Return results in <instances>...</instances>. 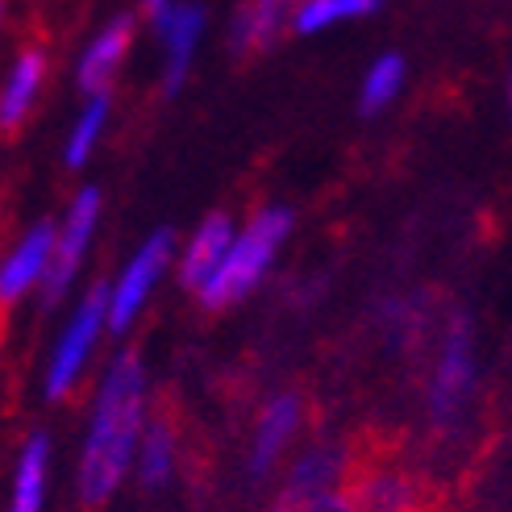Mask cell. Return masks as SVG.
Masks as SVG:
<instances>
[{
	"mask_svg": "<svg viewBox=\"0 0 512 512\" xmlns=\"http://www.w3.org/2000/svg\"><path fill=\"white\" fill-rule=\"evenodd\" d=\"M179 463V433L171 425V417H146L142 438L134 450V471L146 488H163V483L175 475Z\"/></svg>",
	"mask_w": 512,
	"mask_h": 512,
	"instance_id": "obj_11",
	"label": "cell"
},
{
	"mask_svg": "<svg viewBox=\"0 0 512 512\" xmlns=\"http://www.w3.org/2000/svg\"><path fill=\"white\" fill-rule=\"evenodd\" d=\"M229 238H234V229H229V217H209L200 225V234L188 250V259H184V284L192 292L204 288V279H209L217 271V263L225 259V250H229Z\"/></svg>",
	"mask_w": 512,
	"mask_h": 512,
	"instance_id": "obj_16",
	"label": "cell"
},
{
	"mask_svg": "<svg viewBox=\"0 0 512 512\" xmlns=\"http://www.w3.org/2000/svg\"><path fill=\"white\" fill-rule=\"evenodd\" d=\"M421 512H433V508H421Z\"/></svg>",
	"mask_w": 512,
	"mask_h": 512,
	"instance_id": "obj_24",
	"label": "cell"
},
{
	"mask_svg": "<svg viewBox=\"0 0 512 512\" xmlns=\"http://www.w3.org/2000/svg\"><path fill=\"white\" fill-rule=\"evenodd\" d=\"M0 21H5V0H0Z\"/></svg>",
	"mask_w": 512,
	"mask_h": 512,
	"instance_id": "obj_23",
	"label": "cell"
},
{
	"mask_svg": "<svg viewBox=\"0 0 512 512\" xmlns=\"http://www.w3.org/2000/svg\"><path fill=\"white\" fill-rule=\"evenodd\" d=\"M146 417H150V408H146L142 358L134 350H125L113 358V367L105 371V383H100L84 454H80V475H75L80 500L88 508H105L125 483V475L134 471V450H138Z\"/></svg>",
	"mask_w": 512,
	"mask_h": 512,
	"instance_id": "obj_1",
	"label": "cell"
},
{
	"mask_svg": "<svg viewBox=\"0 0 512 512\" xmlns=\"http://www.w3.org/2000/svg\"><path fill=\"white\" fill-rule=\"evenodd\" d=\"M346 496L354 512H421L429 508V492L396 458H367V463H350Z\"/></svg>",
	"mask_w": 512,
	"mask_h": 512,
	"instance_id": "obj_3",
	"label": "cell"
},
{
	"mask_svg": "<svg viewBox=\"0 0 512 512\" xmlns=\"http://www.w3.org/2000/svg\"><path fill=\"white\" fill-rule=\"evenodd\" d=\"M42 75H46V55H42L38 42H30L21 50L17 67H13V80H9L5 96H0V134L21 130V121H25V113H30L34 96L42 88Z\"/></svg>",
	"mask_w": 512,
	"mask_h": 512,
	"instance_id": "obj_12",
	"label": "cell"
},
{
	"mask_svg": "<svg viewBox=\"0 0 512 512\" xmlns=\"http://www.w3.org/2000/svg\"><path fill=\"white\" fill-rule=\"evenodd\" d=\"M105 113H109V96H96L92 105H88V113L80 117V125H75V138L67 146V163L71 167H80L88 159V150H92V142L100 134V125H105Z\"/></svg>",
	"mask_w": 512,
	"mask_h": 512,
	"instance_id": "obj_20",
	"label": "cell"
},
{
	"mask_svg": "<svg viewBox=\"0 0 512 512\" xmlns=\"http://www.w3.org/2000/svg\"><path fill=\"white\" fill-rule=\"evenodd\" d=\"M292 217L284 209H267L250 221V229L238 238L234 250H225V259L217 263V271L204 279V288L196 292L209 309H225V304H234L238 296H246L254 284H259V275L267 271L275 246L284 242Z\"/></svg>",
	"mask_w": 512,
	"mask_h": 512,
	"instance_id": "obj_2",
	"label": "cell"
},
{
	"mask_svg": "<svg viewBox=\"0 0 512 512\" xmlns=\"http://www.w3.org/2000/svg\"><path fill=\"white\" fill-rule=\"evenodd\" d=\"M163 21V34L171 46V59H167V88H179L188 71V55H192V38L200 30V9L196 5H179V9H159Z\"/></svg>",
	"mask_w": 512,
	"mask_h": 512,
	"instance_id": "obj_17",
	"label": "cell"
},
{
	"mask_svg": "<svg viewBox=\"0 0 512 512\" xmlns=\"http://www.w3.org/2000/svg\"><path fill=\"white\" fill-rule=\"evenodd\" d=\"M304 425V400L300 396H275L263 413H259V425H254V442H250V471L254 475H267L284 450L296 442V433Z\"/></svg>",
	"mask_w": 512,
	"mask_h": 512,
	"instance_id": "obj_8",
	"label": "cell"
},
{
	"mask_svg": "<svg viewBox=\"0 0 512 512\" xmlns=\"http://www.w3.org/2000/svg\"><path fill=\"white\" fill-rule=\"evenodd\" d=\"M400 80H404V59H396V55H383V59L371 67V75H367V88H363V109H367V113H371V109H383V105H388V100L396 96Z\"/></svg>",
	"mask_w": 512,
	"mask_h": 512,
	"instance_id": "obj_19",
	"label": "cell"
},
{
	"mask_svg": "<svg viewBox=\"0 0 512 512\" xmlns=\"http://www.w3.org/2000/svg\"><path fill=\"white\" fill-rule=\"evenodd\" d=\"M50 246H55V225H38L34 234L25 238L5 263H0V317H5L13 304L42 279Z\"/></svg>",
	"mask_w": 512,
	"mask_h": 512,
	"instance_id": "obj_10",
	"label": "cell"
},
{
	"mask_svg": "<svg viewBox=\"0 0 512 512\" xmlns=\"http://www.w3.org/2000/svg\"><path fill=\"white\" fill-rule=\"evenodd\" d=\"M130 34H134V21L130 17H117L105 34L92 42V50L84 55V67H80V88L92 92V96H105V88L113 84V75L130 50Z\"/></svg>",
	"mask_w": 512,
	"mask_h": 512,
	"instance_id": "obj_13",
	"label": "cell"
},
{
	"mask_svg": "<svg viewBox=\"0 0 512 512\" xmlns=\"http://www.w3.org/2000/svg\"><path fill=\"white\" fill-rule=\"evenodd\" d=\"M105 313H109V288L105 284H96L84 304H80V313L71 317L67 325V334L55 350V358H50V371H46V396L50 400H63L75 383H80L84 367H88V354L100 338V325H105Z\"/></svg>",
	"mask_w": 512,
	"mask_h": 512,
	"instance_id": "obj_4",
	"label": "cell"
},
{
	"mask_svg": "<svg viewBox=\"0 0 512 512\" xmlns=\"http://www.w3.org/2000/svg\"><path fill=\"white\" fill-rule=\"evenodd\" d=\"M46 483H50V442L30 438L17 458V475H13V496L5 512H42L46 508Z\"/></svg>",
	"mask_w": 512,
	"mask_h": 512,
	"instance_id": "obj_14",
	"label": "cell"
},
{
	"mask_svg": "<svg viewBox=\"0 0 512 512\" xmlns=\"http://www.w3.org/2000/svg\"><path fill=\"white\" fill-rule=\"evenodd\" d=\"M375 5H379V0H304V5L296 9V17H292V25L300 34H313V30H321V25H329V21L371 13Z\"/></svg>",
	"mask_w": 512,
	"mask_h": 512,
	"instance_id": "obj_18",
	"label": "cell"
},
{
	"mask_svg": "<svg viewBox=\"0 0 512 512\" xmlns=\"http://www.w3.org/2000/svg\"><path fill=\"white\" fill-rule=\"evenodd\" d=\"M167 254H171V234H155L146 242V250L130 263V271H125L117 292H109V313L105 317H109L113 329H125L138 317V309L146 304L150 288H155V279H159V271L167 263Z\"/></svg>",
	"mask_w": 512,
	"mask_h": 512,
	"instance_id": "obj_9",
	"label": "cell"
},
{
	"mask_svg": "<svg viewBox=\"0 0 512 512\" xmlns=\"http://www.w3.org/2000/svg\"><path fill=\"white\" fill-rule=\"evenodd\" d=\"M350 450L346 446H334V442H317L304 450L288 479H284V496H279V512H292L296 504L313 500L321 492H334V488H346V475H350Z\"/></svg>",
	"mask_w": 512,
	"mask_h": 512,
	"instance_id": "obj_7",
	"label": "cell"
},
{
	"mask_svg": "<svg viewBox=\"0 0 512 512\" xmlns=\"http://www.w3.org/2000/svg\"><path fill=\"white\" fill-rule=\"evenodd\" d=\"M146 5H150V9H155V13H159V9H167V0H146Z\"/></svg>",
	"mask_w": 512,
	"mask_h": 512,
	"instance_id": "obj_22",
	"label": "cell"
},
{
	"mask_svg": "<svg viewBox=\"0 0 512 512\" xmlns=\"http://www.w3.org/2000/svg\"><path fill=\"white\" fill-rule=\"evenodd\" d=\"M475 388V354H471V334H467V321H454L446 350L438 358V371H433V388H429V408H433V421H454L463 413V404Z\"/></svg>",
	"mask_w": 512,
	"mask_h": 512,
	"instance_id": "obj_5",
	"label": "cell"
},
{
	"mask_svg": "<svg viewBox=\"0 0 512 512\" xmlns=\"http://www.w3.org/2000/svg\"><path fill=\"white\" fill-rule=\"evenodd\" d=\"M96 209H100V196L92 188H84L80 196H75L71 213H67V225H63V234L55 238V246H50V259H46V271H42V296H46V304H55L67 292L75 267H80V259H84L88 234L96 225Z\"/></svg>",
	"mask_w": 512,
	"mask_h": 512,
	"instance_id": "obj_6",
	"label": "cell"
},
{
	"mask_svg": "<svg viewBox=\"0 0 512 512\" xmlns=\"http://www.w3.org/2000/svg\"><path fill=\"white\" fill-rule=\"evenodd\" d=\"M292 0H246L242 5V17L234 25V46L238 55H259V50H267L279 34V21H284Z\"/></svg>",
	"mask_w": 512,
	"mask_h": 512,
	"instance_id": "obj_15",
	"label": "cell"
},
{
	"mask_svg": "<svg viewBox=\"0 0 512 512\" xmlns=\"http://www.w3.org/2000/svg\"><path fill=\"white\" fill-rule=\"evenodd\" d=\"M292 512H354V504H350L346 488H334V492H321V496H313V500L296 504Z\"/></svg>",
	"mask_w": 512,
	"mask_h": 512,
	"instance_id": "obj_21",
	"label": "cell"
}]
</instances>
